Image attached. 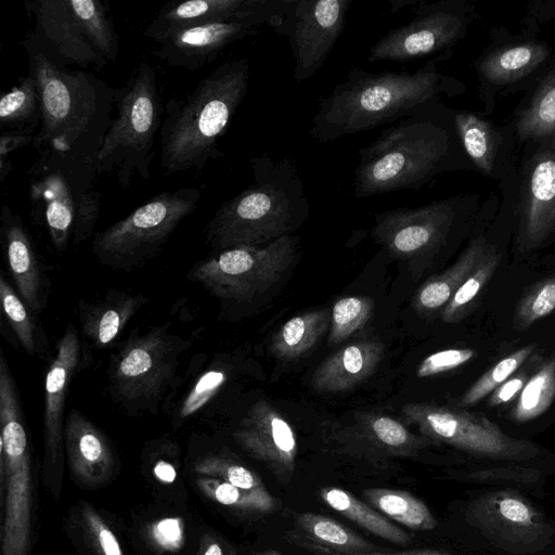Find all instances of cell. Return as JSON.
<instances>
[{"instance_id":"ac0fdd59","label":"cell","mask_w":555,"mask_h":555,"mask_svg":"<svg viewBox=\"0 0 555 555\" xmlns=\"http://www.w3.org/2000/svg\"><path fill=\"white\" fill-rule=\"evenodd\" d=\"M352 0H287L276 33L289 38L295 81L310 79L324 65L345 28Z\"/></svg>"},{"instance_id":"e575fe53","label":"cell","mask_w":555,"mask_h":555,"mask_svg":"<svg viewBox=\"0 0 555 555\" xmlns=\"http://www.w3.org/2000/svg\"><path fill=\"white\" fill-rule=\"evenodd\" d=\"M41 122V101L37 83L29 73L0 100V127L27 133Z\"/></svg>"},{"instance_id":"db71d44e","label":"cell","mask_w":555,"mask_h":555,"mask_svg":"<svg viewBox=\"0 0 555 555\" xmlns=\"http://www.w3.org/2000/svg\"><path fill=\"white\" fill-rule=\"evenodd\" d=\"M34 135L17 131L2 132L0 137V180L3 183L11 170L9 155L27 144H33Z\"/></svg>"},{"instance_id":"f546056e","label":"cell","mask_w":555,"mask_h":555,"mask_svg":"<svg viewBox=\"0 0 555 555\" xmlns=\"http://www.w3.org/2000/svg\"><path fill=\"white\" fill-rule=\"evenodd\" d=\"M520 147L529 141L555 145V56L544 75L518 102L508 118Z\"/></svg>"},{"instance_id":"30bf717a","label":"cell","mask_w":555,"mask_h":555,"mask_svg":"<svg viewBox=\"0 0 555 555\" xmlns=\"http://www.w3.org/2000/svg\"><path fill=\"white\" fill-rule=\"evenodd\" d=\"M555 51L539 33L492 27L489 40L473 62L482 112L493 114L502 96L527 92L550 67Z\"/></svg>"},{"instance_id":"9c48e42d","label":"cell","mask_w":555,"mask_h":555,"mask_svg":"<svg viewBox=\"0 0 555 555\" xmlns=\"http://www.w3.org/2000/svg\"><path fill=\"white\" fill-rule=\"evenodd\" d=\"M201 191H163L124 219L94 235L92 251L105 266L130 269L163 248L178 225L197 207Z\"/></svg>"},{"instance_id":"4dcf8cb0","label":"cell","mask_w":555,"mask_h":555,"mask_svg":"<svg viewBox=\"0 0 555 555\" xmlns=\"http://www.w3.org/2000/svg\"><path fill=\"white\" fill-rule=\"evenodd\" d=\"M145 301L142 295L120 291H109L94 302L81 301L79 320L85 337L95 348L108 346Z\"/></svg>"},{"instance_id":"83f0119b","label":"cell","mask_w":555,"mask_h":555,"mask_svg":"<svg viewBox=\"0 0 555 555\" xmlns=\"http://www.w3.org/2000/svg\"><path fill=\"white\" fill-rule=\"evenodd\" d=\"M0 233L8 269L17 293L34 313H40L47 305L41 263L22 218L5 205L1 209Z\"/></svg>"},{"instance_id":"5b68a950","label":"cell","mask_w":555,"mask_h":555,"mask_svg":"<svg viewBox=\"0 0 555 555\" xmlns=\"http://www.w3.org/2000/svg\"><path fill=\"white\" fill-rule=\"evenodd\" d=\"M254 183L222 203L205 229L218 251L235 246H262L291 233L309 217L301 176L288 156L250 158Z\"/></svg>"},{"instance_id":"e0dca14e","label":"cell","mask_w":555,"mask_h":555,"mask_svg":"<svg viewBox=\"0 0 555 555\" xmlns=\"http://www.w3.org/2000/svg\"><path fill=\"white\" fill-rule=\"evenodd\" d=\"M466 521L500 548L531 554L553 540L555 529L533 504L514 490L488 491L473 499Z\"/></svg>"},{"instance_id":"bcb514c9","label":"cell","mask_w":555,"mask_h":555,"mask_svg":"<svg viewBox=\"0 0 555 555\" xmlns=\"http://www.w3.org/2000/svg\"><path fill=\"white\" fill-rule=\"evenodd\" d=\"M555 309V275L535 283L521 298L515 315L518 330H525Z\"/></svg>"},{"instance_id":"f907efd6","label":"cell","mask_w":555,"mask_h":555,"mask_svg":"<svg viewBox=\"0 0 555 555\" xmlns=\"http://www.w3.org/2000/svg\"><path fill=\"white\" fill-rule=\"evenodd\" d=\"M101 193L89 189L79 194L76 206V217L73 232L74 245H79L92 234L99 219Z\"/></svg>"},{"instance_id":"6f0895ef","label":"cell","mask_w":555,"mask_h":555,"mask_svg":"<svg viewBox=\"0 0 555 555\" xmlns=\"http://www.w3.org/2000/svg\"><path fill=\"white\" fill-rule=\"evenodd\" d=\"M152 472L156 481L164 486H172L178 478L175 465L166 460H158L153 465Z\"/></svg>"},{"instance_id":"3957f363","label":"cell","mask_w":555,"mask_h":555,"mask_svg":"<svg viewBox=\"0 0 555 555\" xmlns=\"http://www.w3.org/2000/svg\"><path fill=\"white\" fill-rule=\"evenodd\" d=\"M442 54L413 73L372 74L351 68L346 79L320 100L311 119L309 134L319 142L372 130L411 115L418 107L453 98L466 91V85L439 70Z\"/></svg>"},{"instance_id":"ba28073f","label":"cell","mask_w":555,"mask_h":555,"mask_svg":"<svg viewBox=\"0 0 555 555\" xmlns=\"http://www.w3.org/2000/svg\"><path fill=\"white\" fill-rule=\"evenodd\" d=\"M481 202L479 193H461L415 208L389 209L375 216L372 235L391 257L422 269L475 227Z\"/></svg>"},{"instance_id":"d590c367","label":"cell","mask_w":555,"mask_h":555,"mask_svg":"<svg viewBox=\"0 0 555 555\" xmlns=\"http://www.w3.org/2000/svg\"><path fill=\"white\" fill-rule=\"evenodd\" d=\"M296 525L304 538L338 552H373L376 547L345 525L319 514L296 515Z\"/></svg>"},{"instance_id":"44dd1931","label":"cell","mask_w":555,"mask_h":555,"mask_svg":"<svg viewBox=\"0 0 555 555\" xmlns=\"http://www.w3.org/2000/svg\"><path fill=\"white\" fill-rule=\"evenodd\" d=\"M287 0H189L169 2L145 30L157 41L183 28L222 21H257L274 30L281 25Z\"/></svg>"},{"instance_id":"836d02e7","label":"cell","mask_w":555,"mask_h":555,"mask_svg":"<svg viewBox=\"0 0 555 555\" xmlns=\"http://www.w3.org/2000/svg\"><path fill=\"white\" fill-rule=\"evenodd\" d=\"M363 496L388 518L414 531H428L438 522L427 505L412 493L402 490L369 488Z\"/></svg>"},{"instance_id":"2e32d148","label":"cell","mask_w":555,"mask_h":555,"mask_svg":"<svg viewBox=\"0 0 555 555\" xmlns=\"http://www.w3.org/2000/svg\"><path fill=\"white\" fill-rule=\"evenodd\" d=\"M515 207L517 253L555 241V145L529 141L520 147Z\"/></svg>"},{"instance_id":"91938a15","label":"cell","mask_w":555,"mask_h":555,"mask_svg":"<svg viewBox=\"0 0 555 555\" xmlns=\"http://www.w3.org/2000/svg\"><path fill=\"white\" fill-rule=\"evenodd\" d=\"M255 555H283L276 551H266V552H260V553H256Z\"/></svg>"},{"instance_id":"680465c9","label":"cell","mask_w":555,"mask_h":555,"mask_svg":"<svg viewBox=\"0 0 555 555\" xmlns=\"http://www.w3.org/2000/svg\"><path fill=\"white\" fill-rule=\"evenodd\" d=\"M202 555H224V552L215 538H208L205 540Z\"/></svg>"},{"instance_id":"1f68e13d","label":"cell","mask_w":555,"mask_h":555,"mask_svg":"<svg viewBox=\"0 0 555 555\" xmlns=\"http://www.w3.org/2000/svg\"><path fill=\"white\" fill-rule=\"evenodd\" d=\"M331 325L327 309H314L295 315L274 334L270 350L281 361H292L309 352Z\"/></svg>"},{"instance_id":"52a82bcc","label":"cell","mask_w":555,"mask_h":555,"mask_svg":"<svg viewBox=\"0 0 555 555\" xmlns=\"http://www.w3.org/2000/svg\"><path fill=\"white\" fill-rule=\"evenodd\" d=\"M117 109L98 153V172L115 176L127 188L134 176L147 180L155 138L162 127V102L154 67L142 61L121 88Z\"/></svg>"},{"instance_id":"7c38bea8","label":"cell","mask_w":555,"mask_h":555,"mask_svg":"<svg viewBox=\"0 0 555 555\" xmlns=\"http://www.w3.org/2000/svg\"><path fill=\"white\" fill-rule=\"evenodd\" d=\"M183 345L165 326L129 338L109 364V385L115 398L128 409H147L157 403L173 378Z\"/></svg>"},{"instance_id":"8fae6325","label":"cell","mask_w":555,"mask_h":555,"mask_svg":"<svg viewBox=\"0 0 555 555\" xmlns=\"http://www.w3.org/2000/svg\"><path fill=\"white\" fill-rule=\"evenodd\" d=\"M298 251L292 234L262 246H235L197 262L189 276L221 300L248 301L273 286Z\"/></svg>"},{"instance_id":"6da1fadb","label":"cell","mask_w":555,"mask_h":555,"mask_svg":"<svg viewBox=\"0 0 555 555\" xmlns=\"http://www.w3.org/2000/svg\"><path fill=\"white\" fill-rule=\"evenodd\" d=\"M474 170L456 132L453 108L442 101L418 107L359 151L358 198L417 191L443 173Z\"/></svg>"},{"instance_id":"816d5d0a","label":"cell","mask_w":555,"mask_h":555,"mask_svg":"<svg viewBox=\"0 0 555 555\" xmlns=\"http://www.w3.org/2000/svg\"><path fill=\"white\" fill-rule=\"evenodd\" d=\"M475 356L476 351L472 348L440 350L429 354L420 363L416 375L420 378H425L453 371L470 361Z\"/></svg>"},{"instance_id":"74e56055","label":"cell","mask_w":555,"mask_h":555,"mask_svg":"<svg viewBox=\"0 0 555 555\" xmlns=\"http://www.w3.org/2000/svg\"><path fill=\"white\" fill-rule=\"evenodd\" d=\"M69 5L94 50L106 62L115 61L119 50L118 34L102 2L69 0Z\"/></svg>"},{"instance_id":"ab89813d","label":"cell","mask_w":555,"mask_h":555,"mask_svg":"<svg viewBox=\"0 0 555 555\" xmlns=\"http://www.w3.org/2000/svg\"><path fill=\"white\" fill-rule=\"evenodd\" d=\"M555 398V353L527 380L512 410L517 423L532 421L543 414Z\"/></svg>"},{"instance_id":"603a6c76","label":"cell","mask_w":555,"mask_h":555,"mask_svg":"<svg viewBox=\"0 0 555 555\" xmlns=\"http://www.w3.org/2000/svg\"><path fill=\"white\" fill-rule=\"evenodd\" d=\"M257 21H222L193 25L162 39L154 54L172 67L197 70L231 43L258 31Z\"/></svg>"},{"instance_id":"9a60e30c","label":"cell","mask_w":555,"mask_h":555,"mask_svg":"<svg viewBox=\"0 0 555 555\" xmlns=\"http://www.w3.org/2000/svg\"><path fill=\"white\" fill-rule=\"evenodd\" d=\"M98 166L43 151L28 171L34 218L48 231L54 248L63 251L73 237L77 199L93 188Z\"/></svg>"},{"instance_id":"f6af8a7d","label":"cell","mask_w":555,"mask_h":555,"mask_svg":"<svg viewBox=\"0 0 555 555\" xmlns=\"http://www.w3.org/2000/svg\"><path fill=\"white\" fill-rule=\"evenodd\" d=\"M76 513L80 535L91 555H125L112 528L90 504L81 502Z\"/></svg>"},{"instance_id":"11a10c76","label":"cell","mask_w":555,"mask_h":555,"mask_svg":"<svg viewBox=\"0 0 555 555\" xmlns=\"http://www.w3.org/2000/svg\"><path fill=\"white\" fill-rule=\"evenodd\" d=\"M555 20V0H534L526 5L522 27L540 33L542 24Z\"/></svg>"},{"instance_id":"681fc988","label":"cell","mask_w":555,"mask_h":555,"mask_svg":"<svg viewBox=\"0 0 555 555\" xmlns=\"http://www.w3.org/2000/svg\"><path fill=\"white\" fill-rule=\"evenodd\" d=\"M147 540L160 552L176 553L184 543V522L178 516H165L152 521L146 529Z\"/></svg>"},{"instance_id":"ffe728a7","label":"cell","mask_w":555,"mask_h":555,"mask_svg":"<svg viewBox=\"0 0 555 555\" xmlns=\"http://www.w3.org/2000/svg\"><path fill=\"white\" fill-rule=\"evenodd\" d=\"M453 116L460 141L475 171L498 184L517 173L519 147L509 119L498 122L483 112L454 108Z\"/></svg>"},{"instance_id":"5bb4252c","label":"cell","mask_w":555,"mask_h":555,"mask_svg":"<svg viewBox=\"0 0 555 555\" xmlns=\"http://www.w3.org/2000/svg\"><path fill=\"white\" fill-rule=\"evenodd\" d=\"M477 16V7L468 0L422 2L408 24L388 31L371 48L367 60L409 62L451 53Z\"/></svg>"},{"instance_id":"f35d334b","label":"cell","mask_w":555,"mask_h":555,"mask_svg":"<svg viewBox=\"0 0 555 555\" xmlns=\"http://www.w3.org/2000/svg\"><path fill=\"white\" fill-rule=\"evenodd\" d=\"M502 260V253L496 243L490 246L483 258L466 278L441 311V319L447 323H456L465 318L476 297L490 280Z\"/></svg>"},{"instance_id":"d4e9b609","label":"cell","mask_w":555,"mask_h":555,"mask_svg":"<svg viewBox=\"0 0 555 555\" xmlns=\"http://www.w3.org/2000/svg\"><path fill=\"white\" fill-rule=\"evenodd\" d=\"M65 455L73 479L85 489H98L116 474L117 461L105 435L73 409L64 429Z\"/></svg>"},{"instance_id":"9f6ffc18","label":"cell","mask_w":555,"mask_h":555,"mask_svg":"<svg viewBox=\"0 0 555 555\" xmlns=\"http://www.w3.org/2000/svg\"><path fill=\"white\" fill-rule=\"evenodd\" d=\"M528 379L529 376L527 372H519L512 375L491 393L489 404L491 406H498L507 403L517 395L519 396Z\"/></svg>"},{"instance_id":"7402d4cb","label":"cell","mask_w":555,"mask_h":555,"mask_svg":"<svg viewBox=\"0 0 555 555\" xmlns=\"http://www.w3.org/2000/svg\"><path fill=\"white\" fill-rule=\"evenodd\" d=\"M233 436L279 481L287 483L293 478L298 451L296 435L287 420L270 402L263 399L255 402Z\"/></svg>"},{"instance_id":"f5cc1de1","label":"cell","mask_w":555,"mask_h":555,"mask_svg":"<svg viewBox=\"0 0 555 555\" xmlns=\"http://www.w3.org/2000/svg\"><path fill=\"white\" fill-rule=\"evenodd\" d=\"M292 540L299 546L310 551L317 555H451L440 551L434 550H415V551H406V552H397V553H383V552H338L320 544H317L302 535H294L291 534Z\"/></svg>"},{"instance_id":"b9f144b4","label":"cell","mask_w":555,"mask_h":555,"mask_svg":"<svg viewBox=\"0 0 555 555\" xmlns=\"http://www.w3.org/2000/svg\"><path fill=\"white\" fill-rule=\"evenodd\" d=\"M373 308L372 298L366 296H347L338 299L331 311L330 345L339 344L363 328L372 315Z\"/></svg>"},{"instance_id":"7bdbcfd3","label":"cell","mask_w":555,"mask_h":555,"mask_svg":"<svg viewBox=\"0 0 555 555\" xmlns=\"http://www.w3.org/2000/svg\"><path fill=\"white\" fill-rule=\"evenodd\" d=\"M533 351L534 345H527L501 359L462 395L457 405L466 408L477 404L514 375Z\"/></svg>"},{"instance_id":"7dc6e473","label":"cell","mask_w":555,"mask_h":555,"mask_svg":"<svg viewBox=\"0 0 555 555\" xmlns=\"http://www.w3.org/2000/svg\"><path fill=\"white\" fill-rule=\"evenodd\" d=\"M541 477V472L535 468L512 465L468 470L460 479L478 483L532 485Z\"/></svg>"},{"instance_id":"d6a6232c","label":"cell","mask_w":555,"mask_h":555,"mask_svg":"<svg viewBox=\"0 0 555 555\" xmlns=\"http://www.w3.org/2000/svg\"><path fill=\"white\" fill-rule=\"evenodd\" d=\"M319 494L327 506L371 533L400 545L411 542L408 532L350 492L336 487H323Z\"/></svg>"},{"instance_id":"60d3db41","label":"cell","mask_w":555,"mask_h":555,"mask_svg":"<svg viewBox=\"0 0 555 555\" xmlns=\"http://www.w3.org/2000/svg\"><path fill=\"white\" fill-rule=\"evenodd\" d=\"M195 485L211 501L238 511L264 514L271 513L276 506L275 499L268 490L249 491L205 476H196Z\"/></svg>"},{"instance_id":"8992f818","label":"cell","mask_w":555,"mask_h":555,"mask_svg":"<svg viewBox=\"0 0 555 555\" xmlns=\"http://www.w3.org/2000/svg\"><path fill=\"white\" fill-rule=\"evenodd\" d=\"M0 555H30L36 469L15 380L0 353Z\"/></svg>"},{"instance_id":"8d00e7d4","label":"cell","mask_w":555,"mask_h":555,"mask_svg":"<svg viewBox=\"0 0 555 555\" xmlns=\"http://www.w3.org/2000/svg\"><path fill=\"white\" fill-rule=\"evenodd\" d=\"M0 299L3 317L20 345L30 356L39 353L46 345V340L35 318L36 313L27 307L3 272L0 275Z\"/></svg>"},{"instance_id":"d6986e66","label":"cell","mask_w":555,"mask_h":555,"mask_svg":"<svg viewBox=\"0 0 555 555\" xmlns=\"http://www.w3.org/2000/svg\"><path fill=\"white\" fill-rule=\"evenodd\" d=\"M81 360V341L73 324H68L56 343L44 378L42 474L50 494L59 501L63 486L65 461L64 412L69 385Z\"/></svg>"},{"instance_id":"f1b7e54d","label":"cell","mask_w":555,"mask_h":555,"mask_svg":"<svg viewBox=\"0 0 555 555\" xmlns=\"http://www.w3.org/2000/svg\"><path fill=\"white\" fill-rule=\"evenodd\" d=\"M384 352V344L374 338L346 345L315 369L311 386L319 392L349 390L376 371Z\"/></svg>"},{"instance_id":"7a4b0ae2","label":"cell","mask_w":555,"mask_h":555,"mask_svg":"<svg viewBox=\"0 0 555 555\" xmlns=\"http://www.w3.org/2000/svg\"><path fill=\"white\" fill-rule=\"evenodd\" d=\"M24 46L41 101L40 129L33 146L98 166V153L114 119L116 88L86 70L66 69L34 34Z\"/></svg>"},{"instance_id":"484cf974","label":"cell","mask_w":555,"mask_h":555,"mask_svg":"<svg viewBox=\"0 0 555 555\" xmlns=\"http://www.w3.org/2000/svg\"><path fill=\"white\" fill-rule=\"evenodd\" d=\"M500 198L491 193L481 202L475 223V235L459 259L440 275L427 280L413 298V308L420 315L443 309L466 278L477 267L490 246L487 228L499 209Z\"/></svg>"},{"instance_id":"277c9868","label":"cell","mask_w":555,"mask_h":555,"mask_svg":"<svg viewBox=\"0 0 555 555\" xmlns=\"http://www.w3.org/2000/svg\"><path fill=\"white\" fill-rule=\"evenodd\" d=\"M249 74L247 59L225 61L185 98L168 101L159 131L165 176L201 172L221 155L218 141L246 95Z\"/></svg>"},{"instance_id":"c3c4849f","label":"cell","mask_w":555,"mask_h":555,"mask_svg":"<svg viewBox=\"0 0 555 555\" xmlns=\"http://www.w3.org/2000/svg\"><path fill=\"white\" fill-rule=\"evenodd\" d=\"M225 380L227 374L222 370L214 369L201 375L182 401L179 417L184 420L199 411L217 395Z\"/></svg>"},{"instance_id":"4fadbf2b","label":"cell","mask_w":555,"mask_h":555,"mask_svg":"<svg viewBox=\"0 0 555 555\" xmlns=\"http://www.w3.org/2000/svg\"><path fill=\"white\" fill-rule=\"evenodd\" d=\"M402 414L430 441L447 443L475 456L519 462L540 452L532 442L509 437L488 418L463 410L411 402L402 406Z\"/></svg>"},{"instance_id":"cb8c5ba5","label":"cell","mask_w":555,"mask_h":555,"mask_svg":"<svg viewBox=\"0 0 555 555\" xmlns=\"http://www.w3.org/2000/svg\"><path fill=\"white\" fill-rule=\"evenodd\" d=\"M26 5L36 18L34 35L57 63L80 68L107 64L87 39L69 0H39Z\"/></svg>"},{"instance_id":"4316f807","label":"cell","mask_w":555,"mask_h":555,"mask_svg":"<svg viewBox=\"0 0 555 555\" xmlns=\"http://www.w3.org/2000/svg\"><path fill=\"white\" fill-rule=\"evenodd\" d=\"M336 440L354 447L369 460L412 456L430 440L410 431L401 422L383 413L361 414L348 427L337 428Z\"/></svg>"},{"instance_id":"ee69618b","label":"cell","mask_w":555,"mask_h":555,"mask_svg":"<svg viewBox=\"0 0 555 555\" xmlns=\"http://www.w3.org/2000/svg\"><path fill=\"white\" fill-rule=\"evenodd\" d=\"M192 469L197 476L217 478L245 490H267L256 473L223 454L203 456L194 463Z\"/></svg>"}]
</instances>
